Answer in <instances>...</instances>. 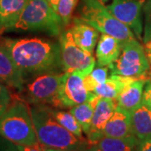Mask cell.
Segmentation results:
<instances>
[{
  "mask_svg": "<svg viewBox=\"0 0 151 151\" xmlns=\"http://www.w3.org/2000/svg\"><path fill=\"white\" fill-rule=\"evenodd\" d=\"M110 75L142 78L150 70L145 49L136 39L124 44L119 58L108 65Z\"/></svg>",
  "mask_w": 151,
  "mask_h": 151,
  "instance_id": "obj_7",
  "label": "cell"
},
{
  "mask_svg": "<svg viewBox=\"0 0 151 151\" xmlns=\"http://www.w3.org/2000/svg\"><path fill=\"white\" fill-rule=\"evenodd\" d=\"M132 127L134 135L139 139L151 137V108L142 103L131 112Z\"/></svg>",
  "mask_w": 151,
  "mask_h": 151,
  "instance_id": "obj_18",
  "label": "cell"
},
{
  "mask_svg": "<svg viewBox=\"0 0 151 151\" xmlns=\"http://www.w3.org/2000/svg\"><path fill=\"white\" fill-rule=\"evenodd\" d=\"M74 18L88 24L102 34L117 38L124 45L136 39L129 28L113 16L98 0H81L78 15Z\"/></svg>",
  "mask_w": 151,
  "mask_h": 151,
  "instance_id": "obj_4",
  "label": "cell"
},
{
  "mask_svg": "<svg viewBox=\"0 0 151 151\" xmlns=\"http://www.w3.org/2000/svg\"><path fill=\"white\" fill-rule=\"evenodd\" d=\"M146 52H151V46H146L145 45Z\"/></svg>",
  "mask_w": 151,
  "mask_h": 151,
  "instance_id": "obj_37",
  "label": "cell"
},
{
  "mask_svg": "<svg viewBox=\"0 0 151 151\" xmlns=\"http://www.w3.org/2000/svg\"><path fill=\"white\" fill-rule=\"evenodd\" d=\"M99 98H100L99 96L93 93L92 97L87 101L70 108L69 112L78 121V123L80 124L81 129L83 130V133L86 135L88 134L90 131L94 110Z\"/></svg>",
  "mask_w": 151,
  "mask_h": 151,
  "instance_id": "obj_19",
  "label": "cell"
},
{
  "mask_svg": "<svg viewBox=\"0 0 151 151\" xmlns=\"http://www.w3.org/2000/svg\"><path fill=\"white\" fill-rule=\"evenodd\" d=\"M143 103L151 108V80H148L145 86L144 95H143Z\"/></svg>",
  "mask_w": 151,
  "mask_h": 151,
  "instance_id": "obj_27",
  "label": "cell"
},
{
  "mask_svg": "<svg viewBox=\"0 0 151 151\" xmlns=\"http://www.w3.org/2000/svg\"><path fill=\"white\" fill-rule=\"evenodd\" d=\"M84 76L80 71L64 72L58 92L57 108H71L87 101L93 92H89L84 84Z\"/></svg>",
  "mask_w": 151,
  "mask_h": 151,
  "instance_id": "obj_10",
  "label": "cell"
},
{
  "mask_svg": "<svg viewBox=\"0 0 151 151\" xmlns=\"http://www.w3.org/2000/svg\"><path fill=\"white\" fill-rule=\"evenodd\" d=\"M45 151H67V150H56V149H51V148H46V147H44Z\"/></svg>",
  "mask_w": 151,
  "mask_h": 151,
  "instance_id": "obj_35",
  "label": "cell"
},
{
  "mask_svg": "<svg viewBox=\"0 0 151 151\" xmlns=\"http://www.w3.org/2000/svg\"><path fill=\"white\" fill-rule=\"evenodd\" d=\"M118 20L127 25L136 38L143 40V1L142 0H98Z\"/></svg>",
  "mask_w": 151,
  "mask_h": 151,
  "instance_id": "obj_9",
  "label": "cell"
},
{
  "mask_svg": "<svg viewBox=\"0 0 151 151\" xmlns=\"http://www.w3.org/2000/svg\"><path fill=\"white\" fill-rule=\"evenodd\" d=\"M21 151H45L43 145L40 144L35 146H20L18 145Z\"/></svg>",
  "mask_w": 151,
  "mask_h": 151,
  "instance_id": "obj_29",
  "label": "cell"
},
{
  "mask_svg": "<svg viewBox=\"0 0 151 151\" xmlns=\"http://www.w3.org/2000/svg\"><path fill=\"white\" fill-rule=\"evenodd\" d=\"M8 108V106H5V105H0V118L1 116L3 115V113L5 112L6 108Z\"/></svg>",
  "mask_w": 151,
  "mask_h": 151,
  "instance_id": "obj_34",
  "label": "cell"
},
{
  "mask_svg": "<svg viewBox=\"0 0 151 151\" xmlns=\"http://www.w3.org/2000/svg\"><path fill=\"white\" fill-rule=\"evenodd\" d=\"M78 151H102L100 150V148L98 147L96 144H90L89 142H87L86 145L81 147V149Z\"/></svg>",
  "mask_w": 151,
  "mask_h": 151,
  "instance_id": "obj_30",
  "label": "cell"
},
{
  "mask_svg": "<svg viewBox=\"0 0 151 151\" xmlns=\"http://www.w3.org/2000/svg\"><path fill=\"white\" fill-rule=\"evenodd\" d=\"M145 45L146 46H151V40L149 41V42H148V43L145 44Z\"/></svg>",
  "mask_w": 151,
  "mask_h": 151,
  "instance_id": "obj_38",
  "label": "cell"
},
{
  "mask_svg": "<svg viewBox=\"0 0 151 151\" xmlns=\"http://www.w3.org/2000/svg\"><path fill=\"white\" fill-rule=\"evenodd\" d=\"M144 32L143 42L147 44L151 40V0H147L143 5Z\"/></svg>",
  "mask_w": 151,
  "mask_h": 151,
  "instance_id": "obj_25",
  "label": "cell"
},
{
  "mask_svg": "<svg viewBox=\"0 0 151 151\" xmlns=\"http://www.w3.org/2000/svg\"><path fill=\"white\" fill-rule=\"evenodd\" d=\"M69 29L76 44L83 50L93 54V50L99 38V31L75 18L72 19V24Z\"/></svg>",
  "mask_w": 151,
  "mask_h": 151,
  "instance_id": "obj_14",
  "label": "cell"
},
{
  "mask_svg": "<svg viewBox=\"0 0 151 151\" xmlns=\"http://www.w3.org/2000/svg\"><path fill=\"white\" fill-rule=\"evenodd\" d=\"M0 135L20 146L40 145L33 124L29 104L21 98L13 99L0 118Z\"/></svg>",
  "mask_w": 151,
  "mask_h": 151,
  "instance_id": "obj_3",
  "label": "cell"
},
{
  "mask_svg": "<svg viewBox=\"0 0 151 151\" xmlns=\"http://www.w3.org/2000/svg\"><path fill=\"white\" fill-rule=\"evenodd\" d=\"M29 0H0V28H14Z\"/></svg>",
  "mask_w": 151,
  "mask_h": 151,
  "instance_id": "obj_17",
  "label": "cell"
},
{
  "mask_svg": "<svg viewBox=\"0 0 151 151\" xmlns=\"http://www.w3.org/2000/svg\"><path fill=\"white\" fill-rule=\"evenodd\" d=\"M0 45L5 49L24 76L58 71L62 69L59 42L43 38H4Z\"/></svg>",
  "mask_w": 151,
  "mask_h": 151,
  "instance_id": "obj_1",
  "label": "cell"
},
{
  "mask_svg": "<svg viewBox=\"0 0 151 151\" xmlns=\"http://www.w3.org/2000/svg\"><path fill=\"white\" fill-rule=\"evenodd\" d=\"M60 59L64 72L80 71L89 75L96 66L93 54L81 49L74 41L70 29H64L59 35Z\"/></svg>",
  "mask_w": 151,
  "mask_h": 151,
  "instance_id": "obj_8",
  "label": "cell"
},
{
  "mask_svg": "<svg viewBox=\"0 0 151 151\" xmlns=\"http://www.w3.org/2000/svg\"><path fill=\"white\" fill-rule=\"evenodd\" d=\"M136 78L126 77L117 75H110L104 83L99 85L93 93L100 97H107L117 100L124 87Z\"/></svg>",
  "mask_w": 151,
  "mask_h": 151,
  "instance_id": "obj_20",
  "label": "cell"
},
{
  "mask_svg": "<svg viewBox=\"0 0 151 151\" xmlns=\"http://www.w3.org/2000/svg\"><path fill=\"white\" fill-rule=\"evenodd\" d=\"M48 2V4L51 6V8L54 9L55 12L57 11V7H58V4H59L60 0H46Z\"/></svg>",
  "mask_w": 151,
  "mask_h": 151,
  "instance_id": "obj_32",
  "label": "cell"
},
{
  "mask_svg": "<svg viewBox=\"0 0 151 151\" xmlns=\"http://www.w3.org/2000/svg\"><path fill=\"white\" fill-rule=\"evenodd\" d=\"M108 66L97 65L89 75L84 76V84L89 92H93L96 87L104 83L108 78Z\"/></svg>",
  "mask_w": 151,
  "mask_h": 151,
  "instance_id": "obj_23",
  "label": "cell"
},
{
  "mask_svg": "<svg viewBox=\"0 0 151 151\" xmlns=\"http://www.w3.org/2000/svg\"><path fill=\"white\" fill-rule=\"evenodd\" d=\"M139 139L131 135L125 138H113L104 136L97 142L102 151H135Z\"/></svg>",
  "mask_w": 151,
  "mask_h": 151,
  "instance_id": "obj_21",
  "label": "cell"
},
{
  "mask_svg": "<svg viewBox=\"0 0 151 151\" xmlns=\"http://www.w3.org/2000/svg\"><path fill=\"white\" fill-rule=\"evenodd\" d=\"M79 0H60L57 11L60 18L63 22L65 27L70 25L72 21V14Z\"/></svg>",
  "mask_w": 151,
  "mask_h": 151,
  "instance_id": "obj_24",
  "label": "cell"
},
{
  "mask_svg": "<svg viewBox=\"0 0 151 151\" xmlns=\"http://www.w3.org/2000/svg\"><path fill=\"white\" fill-rule=\"evenodd\" d=\"M64 72L50 71L31 76L24 81L25 101L29 104H45L57 108L58 92Z\"/></svg>",
  "mask_w": 151,
  "mask_h": 151,
  "instance_id": "obj_6",
  "label": "cell"
},
{
  "mask_svg": "<svg viewBox=\"0 0 151 151\" xmlns=\"http://www.w3.org/2000/svg\"><path fill=\"white\" fill-rule=\"evenodd\" d=\"M58 14L46 0H29L14 28L19 30L44 31L51 36H58L64 30Z\"/></svg>",
  "mask_w": 151,
  "mask_h": 151,
  "instance_id": "obj_5",
  "label": "cell"
},
{
  "mask_svg": "<svg viewBox=\"0 0 151 151\" xmlns=\"http://www.w3.org/2000/svg\"><path fill=\"white\" fill-rule=\"evenodd\" d=\"M29 109L38 140L44 147L78 151L88 142L77 138L60 124L54 118L50 106L30 104Z\"/></svg>",
  "mask_w": 151,
  "mask_h": 151,
  "instance_id": "obj_2",
  "label": "cell"
},
{
  "mask_svg": "<svg viewBox=\"0 0 151 151\" xmlns=\"http://www.w3.org/2000/svg\"><path fill=\"white\" fill-rule=\"evenodd\" d=\"M147 54V56H148V59L150 60V63L151 64V52H146Z\"/></svg>",
  "mask_w": 151,
  "mask_h": 151,
  "instance_id": "obj_36",
  "label": "cell"
},
{
  "mask_svg": "<svg viewBox=\"0 0 151 151\" xmlns=\"http://www.w3.org/2000/svg\"><path fill=\"white\" fill-rule=\"evenodd\" d=\"M51 112L55 119L65 129L70 131L71 134L76 135L77 138L81 139H85L83 138V130L81 129V125L70 112L60 110L53 107H51Z\"/></svg>",
  "mask_w": 151,
  "mask_h": 151,
  "instance_id": "obj_22",
  "label": "cell"
},
{
  "mask_svg": "<svg viewBox=\"0 0 151 151\" xmlns=\"http://www.w3.org/2000/svg\"><path fill=\"white\" fill-rule=\"evenodd\" d=\"M13 100L10 90L2 81H0V105L9 106Z\"/></svg>",
  "mask_w": 151,
  "mask_h": 151,
  "instance_id": "obj_26",
  "label": "cell"
},
{
  "mask_svg": "<svg viewBox=\"0 0 151 151\" xmlns=\"http://www.w3.org/2000/svg\"><path fill=\"white\" fill-rule=\"evenodd\" d=\"M103 135L113 138H125L134 135L129 111L118 105L103 129Z\"/></svg>",
  "mask_w": 151,
  "mask_h": 151,
  "instance_id": "obj_13",
  "label": "cell"
},
{
  "mask_svg": "<svg viewBox=\"0 0 151 151\" xmlns=\"http://www.w3.org/2000/svg\"><path fill=\"white\" fill-rule=\"evenodd\" d=\"M135 151H151V137L139 141Z\"/></svg>",
  "mask_w": 151,
  "mask_h": 151,
  "instance_id": "obj_28",
  "label": "cell"
},
{
  "mask_svg": "<svg viewBox=\"0 0 151 151\" xmlns=\"http://www.w3.org/2000/svg\"><path fill=\"white\" fill-rule=\"evenodd\" d=\"M118 106L117 100L107 97H100L97 103L92 117L91 128L87 137L90 144H96L100 140L103 135V129L110 118L113 116Z\"/></svg>",
  "mask_w": 151,
  "mask_h": 151,
  "instance_id": "obj_11",
  "label": "cell"
},
{
  "mask_svg": "<svg viewBox=\"0 0 151 151\" xmlns=\"http://www.w3.org/2000/svg\"><path fill=\"white\" fill-rule=\"evenodd\" d=\"M8 151H21L19 150V148L18 147V145H16L15 144L12 143L11 142L10 145H9V150Z\"/></svg>",
  "mask_w": 151,
  "mask_h": 151,
  "instance_id": "obj_33",
  "label": "cell"
},
{
  "mask_svg": "<svg viewBox=\"0 0 151 151\" xmlns=\"http://www.w3.org/2000/svg\"><path fill=\"white\" fill-rule=\"evenodd\" d=\"M24 76L9 52L0 45V81L11 88L22 92L25 81Z\"/></svg>",
  "mask_w": 151,
  "mask_h": 151,
  "instance_id": "obj_12",
  "label": "cell"
},
{
  "mask_svg": "<svg viewBox=\"0 0 151 151\" xmlns=\"http://www.w3.org/2000/svg\"><path fill=\"white\" fill-rule=\"evenodd\" d=\"M148 80L136 78L124 87L117 98L118 105L130 113L143 103L145 86Z\"/></svg>",
  "mask_w": 151,
  "mask_h": 151,
  "instance_id": "obj_16",
  "label": "cell"
},
{
  "mask_svg": "<svg viewBox=\"0 0 151 151\" xmlns=\"http://www.w3.org/2000/svg\"><path fill=\"white\" fill-rule=\"evenodd\" d=\"M124 44L117 38L102 34L97 41L96 59L97 65L108 66L119 58Z\"/></svg>",
  "mask_w": 151,
  "mask_h": 151,
  "instance_id": "obj_15",
  "label": "cell"
},
{
  "mask_svg": "<svg viewBox=\"0 0 151 151\" xmlns=\"http://www.w3.org/2000/svg\"><path fill=\"white\" fill-rule=\"evenodd\" d=\"M11 142L0 135V151H8Z\"/></svg>",
  "mask_w": 151,
  "mask_h": 151,
  "instance_id": "obj_31",
  "label": "cell"
}]
</instances>
